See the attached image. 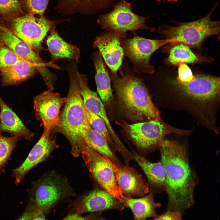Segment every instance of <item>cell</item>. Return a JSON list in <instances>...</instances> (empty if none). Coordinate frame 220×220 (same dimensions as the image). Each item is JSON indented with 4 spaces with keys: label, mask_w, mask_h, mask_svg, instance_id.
Masks as SVG:
<instances>
[{
    "label": "cell",
    "mask_w": 220,
    "mask_h": 220,
    "mask_svg": "<svg viewBox=\"0 0 220 220\" xmlns=\"http://www.w3.org/2000/svg\"><path fill=\"white\" fill-rule=\"evenodd\" d=\"M159 149L165 172L168 210L182 214L194 203L196 184L186 147L175 141L164 140Z\"/></svg>",
    "instance_id": "obj_1"
},
{
    "label": "cell",
    "mask_w": 220,
    "mask_h": 220,
    "mask_svg": "<svg viewBox=\"0 0 220 220\" xmlns=\"http://www.w3.org/2000/svg\"><path fill=\"white\" fill-rule=\"evenodd\" d=\"M70 85L64 106L60 115L58 131L64 135L71 145L73 156L77 157L87 146L84 137L90 125L80 94L75 66L68 68Z\"/></svg>",
    "instance_id": "obj_2"
},
{
    "label": "cell",
    "mask_w": 220,
    "mask_h": 220,
    "mask_svg": "<svg viewBox=\"0 0 220 220\" xmlns=\"http://www.w3.org/2000/svg\"><path fill=\"white\" fill-rule=\"evenodd\" d=\"M124 69V72L120 70V78L116 73L109 70L108 72L113 79L118 97L125 109L138 119L162 121L142 80L130 69Z\"/></svg>",
    "instance_id": "obj_3"
},
{
    "label": "cell",
    "mask_w": 220,
    "mask_h": 220,
    "mask_svg": "<svg viewBox=\"0 0 220 220\" xmlns=\"http://www.w3.org/2000/svg\"><path fill=\"white\" fill-rule=\"evenodd\" d=\"M217 4L210 13L199 20L186 22H175L177 25L164 24L158 29L162 37L171 43H181L200 50L205 40L209 37L216 36L220 39V21L212 20L211 16Z\"/></svg>",
    "instance_id": "obj_4"
},
{
    "label": "cell",
    "mask_w": 220,
    "mask_h": 220,
    "mask_svg": "<svg viewBox=\"0 0 220 220\" xmlns=\"http://www.w3.org/2000/svg\"><path fill=\"white\" fill-rule=\"evenodd\" d=\"M32 185L28 190V200L44 214L60 202L74 195L66 178L53 171L44 174Z\"/></svg>",
    "instance_id": "obj_5"
},
{
    "label": "cell",
    "mask_w": 220,
    "mask_h": 220,
    "mask_svg": "<svg viewBox=\"0 0 220 220\" xmlns=\"http://www.w3.org/2000/svg\"><path fill=\"white\" fill-rule=\"evenodd\" d=\"M127 132L138 153L145 157L149 153L160 148L166 135L172 133L189 135L191 131L176 128L163 121L151 120L130 124Z\"/></svg>",
    "instance_id": "obj_6"
},
{
    "label": "cell",
    "mask_w": 220,
    "mask_h": 220,
    "mask_svg": "<svg viewBox=\"0 0 220 220\" xmlns=\"http://www.w3.org/2000/svg\"><path fill=\"white\" fill-rule=\"evenodd\" d=\"M120 43L124 56L133 64L134 72L138 74H152L155 71L150 62V59L154 52L164 45L171 43L165 39L154 40L143 38L137 34L133 38L121 37Z\"/></svg>",
    "instance_id": "obj_7"
},
{
    "label": "cell",
    "mask_w": 220,
    "mask_h": 220,
    "mask_svg": "<svg viewBox=\"0 0 220 220\" xmlns=\"http://www.w3.org/2000/svg\"><path fill=\"white\" fill-rule=\"evenodd\" d=\"M112 11L101 15L97 22L106 31H113L127 36V31L133 35L139 29L155 31V29L148 26L145 24L148 16H141L134 13L131 10L130 3L122 0L116 3Z\"/></svg>",
    "instance_id": "obj_8"
},
{
    "label": "cell",
    "mask_w": 220,
    "mask_h": 220,
    "mask_svg": "<svg viewBox=\"0 0 220 220\" xmlns=\"http://www.w3.org/2000/svg\"><path fill=\"white\" fill-rule=\"evenodd\" d=\"M81 154L89 171L102 189L122 204L124 196L117 183L108 157L87 146L84 148Z\"/></svg>",
    "instance_id": "obj_9"
},
{
    "label": "cell",
    "mask_w": 220,
    "mask_h": 220,
    "mask_svg": "<svg viewBox=\"0 0 220 220\" xmlns=\"http://www.w3.org/2000/svg\"><path fill=\"white\" fill-rule=\"evenodd\" d=\"M8 22V27L11 31L37 51L43 49L42 42L55 23L43 16L37 17L30 14L17 17Z\"/></svg>",
    "instance_id": "obj_10"
},
{
    "label": "cell",
    "mask_w": 220,
    "mask_h": 220,
    "mask_svg": "<svg viewBox=\"0 0 220 220\" xmlns=\"http://www.w3.org/2000/svg\"><path fill=\"white\" fill-rule=\"evenodd\" d=\"M0 43L11 49L22 59L32 64L42 77L49 90H53L56 77L48 70V64L45 63L30 46L1 23Z\"/></svg>",
    "instance_id": "obj_11"
},
{
    "label": "cell",
    "mask_w": 220,
    "mask_h": 220,
    "mask_svg": "<svg viewBox=\"0 0 220 220\" xmlns=\"http://www.w3.org/2000/svg\"><path fill=\"white\" fill-rule=\"evenodd\" d=\"M172 82L183 95L198 103L210 102L219 94L220 78L217 76L197 75L186 83H181L177 80Z\"/></svg>",
    "instance_id": "obj_12"
},
{
    "label": "cell",
    "mask_w": 220,
    "mask_h": 220,
    "mask_svg": "<svg viewBox=\"0 0 220 220\" xmlns=\"http://www.w3.org/2000/svg\"><path fill=\"white\" fill-rule=\"evenodd\" d=\"M125 207L103 189H96L81 196L68 206L69 214L81 215L87 212H101L110 209L122 210Z\"/></svg>",
    "instance_id": "obj_13"
},
{
    "label": "cell",
    "mask_w": 220,
    "mask_h": 220,
    "mask_svg": "<svg viewBox=\"0 0 220 220\" xmlns=\"http://www.w3.org/2000/svg\"><path fill=\"white\" fill-rule=\"evenodd\" d=\"M66 98L48 90L36 96L34 108L37 119L41 121L44 130L50 131L58 127L60 124V111Z\"/></svg>",
    "instance_id": "obj_14"
},
{
    "label": "cell",
    "mask_w": 220,
    "mask_h": 220,
    "mask_svg": "<svg viewBox=\"0 0 220 220\" xmlns=\"http://www.w3.org/2000/svg\"><path fill=\"white\" fill-rule=\"evenodd\" d=\"M51 131L44 130L41 138L35 144L23 163L13 169L15 184L18 185L25 175L36 165L46 160L52 152L59 146L50 135Z\"/></svg>",
    "instance_id": "obj_15"
},
{
    "label": "cell",
    "mask_w": 220,
    "mask_h": 220,
    "mask_svg": "<svg viewBox=\"0 0 220 220\" xmlns=\"http://www.w3.org/2000/svg\"><path fill=\"white\" fill-rule=\"evenodd\" d=\"M123 194L131 198L143 196L149 192L148 185L135 168L116 163L108 158Z\"/></svg>",
    "instance_id": "obj_16"
},
{
    "label": "cell",
    "mask_w": 220,
    "mask_h": 220,
    "mask_svg": "<svg viewBox=\"0 0 220 220\" xmlns=\"http://www.w3.org/2000/svg\"><path fill=\"white\" fill-rule=\"evenodd\" d=\"M123 37H126L116 32L106 31L97 37L94 42V47L98 49L108 69L114 73L123 67L124 55L120 40Z\"/></svg>",
    "instance_id": "obj_17"
},
{
    "label": "cell",
    "mask_w": 220,
    "mask_h": 220,
    "mask_svg": "<svg viewBox=\"0 0 220 220\" xmlns=\"http://www.w3.org/2000/svg\"><path fill=\"white\" fill-rule=\"evenodd\" d=\"M131 149L133 160L139 165L147 178L150 191L155 194L166 192L165 172L161 160L156 163L151 162L132 148Z\"/></svg>",
    "instance_id": "obj_18"
},
{
    "label": "cell",
    "mask_w": 220,
    "mask_h": 220,
    "mask_svg": "<svg viewBox=\"0 0 220 220\" xmlns=\"http://www.w3.org/2000/svg\"><path fill=\"white\" fill-rule=\"evenodd\" d=\"M163 48V51L168 54L165 64L168 65L177 66L180 63L190 64H201L213 61L209 56L202 55L193 51L188 46L181 43H171Z\"/></svg>",
    "instance_id": "obj_19"
},
{
    "label": "cell",
    "mask_w": 220,
    "mask_h": 220,
    "mask_svg": "<svg viewBox=\"0 0 220 220\" xmlns=\"http://www.w3.org/2000/svg\"><path fill=\"white\" fill-rule=\"evenodd\" d=\"M7 132L11 135H18L28 141L35 134L28 129L16 113L0 96V133Z\"/></svg>",
    "instance_id": "obj_20"
},
{
    "label": "cell",
    "mask_w": 220,
    "mask_h": 220,
    "mask_svg": "<svg viewBox=\"0 0 220 220\" xmlns=\"http://www.w3.org/2000/svg\"><path fill=\"white\" fill-rule=\"evenodd\" d=\"M155 194L150 191L149 193L139 198H129L124 196L122 204L125 207H129L132 211L135 220H145L151 217L158 216L156 212L157 207L161 206L155 202Z\"/></svg>",
    "instance_id": "obj_21"
},
{
    "label": "cell",
    "mask_w": 220,
    "mask_h": 220,
    "mask_svg": "<svg viewBox=\"0 0 220 220\" xmlns=\"http://www.w3.org/2000/svg\"><path fill=\"white\" fill-rule=\"evenodd\" d=\"M46 43L53 60L67 58L74 60L76 62L79 61L80 56L79 49L64 41L54 28L51 29Z\"/></svg>",
    "instance_id": "obj_22"
},
{
    "label": "cell",
    "mask_w": 220,
    "mask_h": 220,
    "mask_svg": "<svg viewBox=\"0 0 220 220\" xmlns=\"http://www.w3.org/2000/svg\"><path fill=\"white\" fill-rule=\"evenodd\" d=\"M92 57L96 70L95 79L97 91L102 102L108 104L113 98L108 70L98 51L93 54Z\"/></svg>",
    "instance_id": "obj_23"
},
{
    "label": "cell",
    "mask_w": 220,
    "mask_h": 220,
    "mask_svg": "<svg viewBox=\"0 0 220 220\" xmlns=\"http://www.w3.org/2000/svg\"><path fill=\"white\" fill-rule=\"evenodd\" d=\"M36 69L32 64L22 59L0 72L2 85L17 84L32 75Z\"/></svg>",
    "instance_id": "obj_24"
},
{
    "label": "cell",
    "mask_w": 220,
    "mask_h": 220,
    "mask_svg": "<svg viewBox=\"0 0 220 220\" xmlns=\"http://www.w3.org/2000/svg\"><path fill=\"white\" fill-rule=\"evenodd\" d=\"M87 146L102 155L108 157L114 163L123 165L105 139L89 125L84 137Z\"/></svg>",
    "instance_id": "obj_25"
},
{
    "label": "cell",
    "mask_w": 220,
    "mask_h": 220,
    "mask_svg": "<svg viewBox=\"0 0 220 220\" xmlns=\"http://www.w3.org/2000/svg\"><path fill=\"white\" fill-rule=\"evenodd\" d=\"M18 135L6 137L0 133V175L5 171V167L15 148L16 143L21 139Z\"/></svg>",
    "instance_id": "obj_26"
},
{
    "label": "cell",
    "mask_w": 220,
    "mask_h": 220,
    "mask_svg": "<svg viewBox=\"0 0 220 220\" xmlns=\"http://www.w3.org/2000/svg\"><path fill=\"white\" fill-rule=\"evenodd\" d=\"M24 14L20 0H0V19L8 21Z\"/></svg>",
    "instance_id": "obj_27"
},
{
    "label": "cell",
    "mask_w": 220,
    "mask_h": 220,
    "mask_svg": "<svg viewBox=\"0 0 220 220\" xmlns=\"http://www.w3.org/2000/svg\"><path fill=\"white\" fill-rule=\"evenodd\" d=\"M88 123L92 128L106 140L112 150L116 151L115 144L103 120L98 116L91 112L85 108Z\"/></svg>",
    "instance_id": "obj_28"
},
{
    "label": "cell",
    "mask_w": 220,
    "mask_h": 220,
    "mask_svg": "<svg viewBox=\"0 0 220 220\" xmlns=\"http://www.w3.org/2000/svg\"><path fill=\"white\" fill-rule=\"evenodd\" d=\"M21 59L12 50L0 43V72Z\"/></svg>",
    "instance_id": "obj_29"
},
{
    "label": "cell",
    "mask_w": 220,
    "mask_h": 220,
    "mask_svg": "<svg viewBox=\"0 0 220 220\" xmlns=\"http://www.w3.org/2000/svg\"><path fill=\"white\" fill-rule=\"evenodd\" d=\"M49 0H21L24 9L28 13L42 16L47 6Z\"/></svg>",
    "instance_id": "obj_30"
},
{
    "label": "cell",
    "mask_w": 220,
    "mask_h": 220,
    "mask_svg": "<svg viewBox=\"0 0 220 220\" xmlns=\"http://www.w3.org/2000/svg\"><path fill=\"white\" fill-rule=\"evenodd\" d=\"M178 66V75L176 79L178 81L182 83H186L193 79L194 76L187 64L180 63Z\"/></svg>",
    "instance_id": "obj_31"
},
{
    "label": "cell",
    "mask_w": 220,
    "mask_h": 220,
    "mask_svg": "<svg viewBox=\"0 0 220 220\" xmlns=\"http://www.w3.org/2000/svg\"><path fill=\"white\" fill-rule=\"evenodd\" d=\"M75 7H90L97 5L107 0H64Z\"/></svg>",
    "instance_id": "obj_32"
},
{
    "label": "cell",
    "mask_w": 220,
    "mask_h": 220,
    "mask_svg": "<svg viewBox=\"0 0 220 220\" xmlns=\"http://www.w3.org/2000/svg\"><path fill=\"white\" fill-rule=\"evenodd\" d=\"M38 211L32 204L28 200L24 212L19 217L15 220H31Z\"/></svg>",
    "instance_id": "obj_33"
},
{
    "label": "cell",
    "mask_w": 220,
    "mask_h": 220,
    "mask_svg": "<svg viewBox=\"0 0 220 220\" xmlns=\"http://www.w3.org/2000/svg\"><path fill=\"white\" fill-rule=\"evenodd\" d=\"M101 212H91L88 215L84 216H82L81 215L76 213L69 214L66 217L61 220H95Z\"/></svg>",
    "instance_id": "obj_34"
},
{
    "label": "cell",
    "mask_w": 220,
    "mask_h": 220,
    "mask_svg": "<svg viewBox=\"0 0 220 220\" xmlns=\"http://www.w3.org/2000/svg\"><path fill=\"white\" fill-rule=\"evenodd\" d=\"M154 220H182V214L178 211L168 210L155 218Z\"/></svg>",
    "instance_id": "obj_35"
},
{
    "label": "cell",
    "mask_w": 220,
    "mask_h": 220,
    "mask_svg": "<svg viewBox=\"0 0 220 220\" xmlns=\"http://www.w3.org/2000/svg\"><path fill=\"white\" fill-rule=\"evenodd\" d=\"M31 220H46L44 214L38 211L33 217Z\"/></svg>",
    "instance_id": "obj_36"
},
{
    "label": "cell",
    "mask_w": 220,
    "mask_h": 220,
    "mask_svg": "<svg viewBox=\"0 0 220 220\" xmlns=\"http://www.w3.org/2000/svg\"><path fill=\"white\" fill-rule=\"evenodd\" d=\"M157 1L160 2L161 1H167L169 2L174 3L176 2L178 0H156Z\"/></svg>",
    "instance_id": "obj_37"
},
{
    "label": "cell",
    "mask_w": 220,
    "mask_h": 220,
    "mask_svg": "<svg viewBox=\"0 0 220 220\" xmlns=\"http://www.w3.org/2000/svg\"><path fill=\"white\" fill-rule=\"evenodd\" d=\"M98 217L96 218V219L95 220H105L103 218H101L100 217H99V218H98Z\"/></svg>",
    "instance_id": "obj_38"
}]
</instances>
